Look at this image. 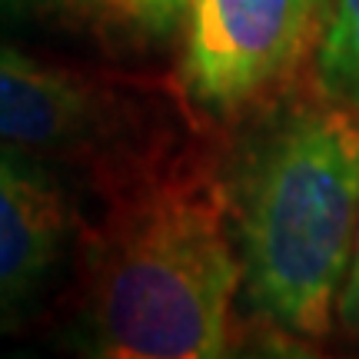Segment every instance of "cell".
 Returning a JSON list of instances; mask_svg holds the SVG:
<instances>
[{
  "label": "cell",
  "instance_id": "277c9868",
  "mask_svg": "<svg viewBox=\"0 0 359 359\" xmlns=\"http://www.w3.org/2000/svg\"><path fill=\"white\" fill-rule=\"evenodd\" d=\"M123 107L110 87L0 43V143L77 154L110 143Z\"/></svg>",
  "mask_w": 359,
  "mask_h": 359
},
{
  "label": "cell",
  "instance_id": "7a4b0ae2",
  "mask_svg": "<svg viewBox=\"0 0 359 359\" xmlns=\"http://www.w3.org/2000/svg\"><path fill=\"white\" fill-rule=\"evenodd\" d=\"M240 293L263 323L323 339L359 217V107L320 87L263 116L226 173Z\"/></svg>",
  "mask_w": 359,
  "mask_h": 359
},
{
  "label": "cell",
  "instance_id": "ba28073f",
  "mask_svg": "<svg viewBox=\"0 0 359 359\" xmlns=\"http://www.w3.org/2000/svg\"><path fill=\"white\" fill-rule=\"evenodd\" d=\"M336 323L346 330L349 339H359V217H356V233H353V253H349L346 280L336 299Z\"/></svg>",
  "mask_w": 359,
  "mask_h": 359
},
{
  "label": "cell",
  "instance_id": "52a82bcc",
  "mask_svg": "<svg viewBox=\"0 0 359 359\" xmlns=\"http://www.w3.org/2000/svg\"><path fill=\"white\" fill-rule=\"evenodd\" d=\"M320 83L359 107V0H333L320 40Z\"/></svg>",
  "mask_w": 359,
  "mask_h": 359
},
{
  "label": "cell",
  "instance_id": "8992f818",
  "mask_svg": "<svg viewBox=\"0 0 359 359\" xmlns=\"http://www.w3.org/2000/svg\"><path fill=\"white\" fill-rule=\"evenodd\" d=\"M47 4L77 13L100 30L137 40L170 37L187 17V0H47Z\"/></svg>",
  "mask_w": 359,
  "mask_h": 359
},
{
  "label": "cell",
  "instance_id": "3957f363",
  "mask_svg": "<svg viewBox=\"0 0 359 359\" xmlns=\"http://www.w3.org/2000/svg\"><path fill=\"white\" fill-rule=\"evenodd\" d=\"M326 17L330 0H187L190 93L217 114L269 100L306 64Z\"/></svg>",
  "mask_w": 359,
  "mask_h": 359
},
{
  "label": "cell",
  "instance_id": "6da1fadb",
  "mask_svg": "<svg viewBox=\"0 0 359 359\" xmlns=\"http://www.w3.org/2000/svg\"><path fill=\"white\" fill-rule=\"evenodd\" d=\"M240 286L223 160L193 143H154L103 173V210L87 233L93 353L223 356Z\"/></svg>",
  "mask_w": 359,
  "mask_h": 359
},
{
  "label": "cell",
  "instance_id": "9c48e42d",
  "mask_svg": "<svg viewBox=\"0 0 359 359\" xmlns=\"http://www.w3.org/2000/svg\"><path fill=\"white\" fill-rule=\"evenodd\" d=\"M47 4V0H0V20L4 17H20V13H30L34 7Z\"/></svg>",
  "mask_w": 359,
  "mask_h": 359
},
{
  "label": "cell",
  "instance_id": "5b68a950",
  "mask_svg": "<svg viewBox=\"0 0 359 359\" xmlns=\"http://www.w3.org/2000/svg\"><path fill=\"white\" fill-rule=\"evenodd\" d=\"M70 236L64 190L24 150L0 143V333L37 303Z\"/></svg>",
  "mask_w": 359,
  "mask_h": 359
}]
</instances>
